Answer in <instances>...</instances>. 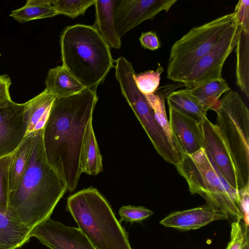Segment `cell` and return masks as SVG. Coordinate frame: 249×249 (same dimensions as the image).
I'll list each match as a JSON object with an SVG mask.
<instances>
[{
	"instance_id": "1",
	"label": "cell",
	"mask_w": 249,
	"mask_h": 249,
	"mask_svg": "<svg viewBox=\"0 0 249 249\" xmlns=\"http://www.w3.org/2000/svg\"><path fill=\"white\" fill-rule=\"evenodd\" d=\"M98 101L96 89L86 88L56 98L43 129V143L49 164L73 191L82 171L80 157L87 126Z\"/></svg>"
},
{
	"instance_id": "2",
	"label": "cell",
	"mask_w": 249,
	"mask_h": 249,
	"mask_svg": "<svg viewBox=\"0 0 249 249\" xmlns=\"http://www.w3.org/2000/svg\"><path fill=\"white\" fill-rule=\"evenodd\" d=\"M39 130L26 168L17 189L9 195L6 213L31 230L50 217L67 190L64 181L49 164Z\"/></svg>"
},
{
	"instance_id": "3",
	"label": "cell",
	"mask_w": 249,
	"mask_h": 249,
	"mask_svg": "<svg viewBox=\"0 0 249 249\" xmlns=\"http://www.w3.org/2000/svg\"><path fill=\"white\" fill-rule=\"evenodd\" d=\"M60 44L62 66L87 88L96 89L115 66L110 47L92 26H67Z\"/></svg>"
},
{
	"instance_id": "4",
	"label": "cell",
	"mask_w": 249,
	"mask_h": 249,
	"mask_svg": "<svg viewBox=\"0 0 249 249\" xmlns=\"http://www.w3.org/2000/svg\"><path fill=\"white\" fill-rule=\"evenodd\" d=\"M66 209L96 249H132L127 232L96 188L84 189L70 196Z\"/></svg>"
},
{
	"instance_id": "5",
	"label": "cell",
	"mask_w": 249,
	"mask_h": 249,
	"mask_svg": "<svg viewBox=\"0 0 249 249\" xmlns=\"http://www.w3.org/2000/svg\"><path fill=\"white\" fill-rule=\"evenodd\" d=\"M238 24L232 12L194 27L172 45L167 77L183 83L195 65Z\"/></svg>"
},
{
	"instance_id": "6",
	"label": "cell",
	"mask_w": 249,
	"mask_h": 249,
	"mask_svg": "<svg viewBox=\"0 0 249 249\" xmlns=\"http://www.w3.org/2000/svg\"><path fill=\"white\" fill-rule=\"evenodd\" d=\"M215 112V124L233 161L240 191L249 187V110L240 95L230 90Z\"/></svg>"
},
{
	"instance_id": "7",
	"label": "cell",
	"mask_w": 249,
	"mask_h": 249,
	"mask_svg": "<svg viewBox=\"0 0 249 249\" xmlns=\"http://www.w3.org/2000/svg\"><path fill=\"white\" fill-rule=\"evenodd\" d=\"M175 166L192 194L200 195L207 205L224 212L234 221L243 219L238 205L223 186L218 170L203 148L192 155L184 154Z\"/></svg>"
},
{
	"instance_id": "8",
	"label": "cell",
	"mask_w": 249,
	"mask_h": 249,
	"mask_svg": "<svg viewBox=\"0 0 249 249\" xmlns=\"http://www.w3.org/2000/svg\"><path fill=\"white\" fill-rule=\"evenodd\" d=\"M122 93L146 133L157 153L167 162L175 166L182 159L184 153L169 140L158 122L144 95L135 83H129Z\"/></svg>"
},
{
	"instance_id": "9",
	"label": "cell",
	"mask_w": 249,
	"mask_h": 249,
	"mask_svg": "<svg viewBox=\"0 0 249 249\" xmlns=\"http://www.w3.org/2000/svg\"><path fill=\"white\" fill-rule=\"evenodd\" d=\"M239 31L240 26L237 24L196 62L183 83L186 89H191L210 80L222 77L223 65L235 47Z\"/></svg>"
},
{
	"instance_id": "10",
	"label": "cell",
	"mask_w": 249,
	"mask_h": 249,
	"mask_svg": "<svg viewBox=\"0 0 249 249\" xmlns=\"http://www.w3.org/2000/svg\"><path fill=\"white\" fill-rule=\"evenodd\" d=\"M177 0H114L113 17L121 38L143 21L153 20L162 11L167 12Z\"/></svg>"
},
{
	"instance_id": "11",
	"label": "cell",
	"mask_w": 249,
	"mask_h": 249,
	"mask_svg": "<svg viewBox=\"0 0 249 249\" xmlns=\"http://www.w3.org/2000/svg\"><path fill=\"white\" fill-rule=\"evenodd\" d=\"M30 236L51 249H96L78 228L67 226L50 217L34 227Z\"/></svg>"
},
{
	"instance_id": "12",
	"label": "cell",
	"mask_w": 249,
	"mask_h": 249,
	"mask_svg": "<svg viewBox=\"0 0 249 249\" xmlns=\"http://www.w3.org/2000/svg\"><path fill=\"white\" fill-rule=\"evenodd\" d=\"M25 103L12 100L0 106V158L11 155L27 135Z\"/></svg>"
},
{
	"instance_id": "13",
	"label": "cell",
	"mask_w": 249,
	"mask_h": 249,
	"mask_svg": "<svg viewBox=\"0 0 249 249\" xmlns=\"http://www.w3.org/2000/svg\"><path fill=\"white\" fill-rule=\"evenodd\" d=\"M201 127L203 148L210 161L228 183L238 191L234 165L217 126L206 117L201 122Z\"/></svg>"
},
{
	"instance_id": "14",
	"label": "cell",
	"mask_w": 249,
	"mask_h": 249,
	"mask_svg": "<svg viewBox=\"0 0 249 249\" xmlns=\"http://www.w3.org/2000/svg\"><path fill=\"white\" fill-rule=\"evenodd\" d=\"M169 113L171 131L183 153L192 155L202 149L201 124L170 107Z\"/></svg>"
},
{
	"instance_id": "15",
	"label": "cell",
	"mask_w": 249,
	"mask_h": 249,
	"mask_svg": "<svg viewBox=\"0 0 249 249\" xmlns=\"http://www.w3.org/2000/svg\"><path fill=\"white\" fill-rule=\"evenodd\" d=\"M224 219H230L226 213L206 204L172 212L160 223L166 227L188 231L197 229L212 222Z\"/></svg>"
},
{
	"instance_id": "16",
	"label": "cell",
	"mask_w": 249,
	"mask_h": 249,
	"mask_svg": "<svg viewBox=\"0 0 249 249\" xmlns=\"http://www.w3.org/2000/svg\"><path fill=\"white\" fill-rule=\"evenodd\" d=\"M114 3V0H95V18L92 26L110 48L118 50L122 42L115 26Z\"/></svg>"
},
{
	"instance_id": "17",
	"label": "cell",
	"mask_w": 249,
	"mask_h": 249,
	"mask_svg": "<svg viewBox=\"0 0 249 249\" xmlns=\"http://www.w3.org/2000/svg\"><path fill=\"white\" fill-rule=\"evenodd\" d=\"M56 96L47 89L25 103L28 122L27 135L43 129Z\"/></svg>"
},
{
	"instance_id": "18",
	"label": "cell",
	"mask_w": 249,
	"mask_h": 249,
	"mask_svg": "<svg viewBox=\"0 0 249 249\" xmlns=\"http://www.w3.org/2000/svg\"><path fill=\"white\" fill-rule=\"evenodd\" d=\"M38 131L26 135L19 147L11 155L9 174V194L17 189L20 182L27 166Z\"/></svg>"
},
{
	"instance_id": "19",
	"label": "cell",
	"mask_w": 249,
	"mask_h": 249,
	"mask_svg": "<svg viewBox=\"0 0 249 249\" xmlns=\"http://www.w3.org/2000/svg\"><path fill=\"white\" fill-rule=\"evenodd\" d=\"M45 84L46 89L50 90L56 98L70 96L87 88L62 66L49 70Z\"/></svg>"
},
{
	"instance_id": "20",
	"label": "cell",
	"mask_w": 249,
	"mask_h": 249,
	"mask_svg": "<svg viewBox=\"0 0 249 249\" xmlns=\"http://www.w3.org/2000/svg\"><path fill=\"white\" fill-rule=\"evenodd\" d=\"M80 163L82 173L97 175L103 171L102 157L93 129L92 119L89 122L84 136Z\"/></svg>"
},
{
	"instance_id": "21",
	"label": "cell",
	"mask_w": 249,
	"mask_h": 249,
	"mask_svg": "<svg viewBox=\"0 0 249 249\" xmlns=\"http://www.w3.org/2000/svg\"><path fill=\"white\" fill-rule=\"evenodd\" d=\"M31 229L0 212V249H16L30 239Z\"/></svg>"
},
{
	"instance_id": "22",
	"label": "cell",
	"mask_w": 249,
	"mask_h": 249,
	"mask_svg": "<svg viewBox=\"0 0 249 249\" xmlns=\"http://www.w3.org/2000/svg\"><path fill=\"white\" fill-rule=\"evenodd\" d=\"M186 89L208 110L215 111L219 107L221 96L231 89L225 80L221 77L210 80L193 89Z\"/></svg>"
},
{
	"instance_id": "23",
	"label": "cell",
	"mask_w": 249,
	"mask_h": 249,
	"mask_svg": "<svg viewBox=\"0 0 249 249\" xmlns=\"http://www.w3.org/2000/svg\"><path fill=\"white\" fill-rule=\"evenodd\" d=\"M236 56V85L249 97V32L240 27L238 40L235 45Z\"/></svg>"
},
{
	"instance_id": "24",
	"label": "cell",
	"mask_w": 249,
	"mask_h": 249,
	"mask_svg": "<svg viewBox=\"0 0 249 249\" xmlns=\"http://www.w3.org/2000/svg\"><path fill=\"white\" fill-rule=\"evenodd\" d=\"M168 106L199 124L207 117V108L192 96L186 89L171 92L167 97Z\"/></svg>"
},
{
	"instance_id": "25",
	"label": "cell",
	"mask_w": 249,
	"mask_h": 249,
	"mask_svg": "<svg viewBox=\"0 0 249 249\" xmlns=\"http://www.w3.org/2000/svg\"><path fill=\"white\" fill-rule=\"evenodd\" d=\"M58 15L52 5L51 0H28L23 6L12 11L9 16L20 23H24Z\"/></svg>"
},
{
	"instance_id": "26",
	"label": "cell",
	"mask_w": 249,
	"mask_h": 249,
	"mask_svg": "<svg viewBox=\"0 0 249 249\" xmlns=\"http://www.w3.org/2000/svg\"><path fill=\"white\" fill-rule=\"evenodd\" d=\"M94 2L95 0H51L52 5L59 15L71 18L84 15Z\"/></svg>"
},
{
	"instance_id": "27",
	"label": "cell",
	"mask_w": 249,
	"mask_h": 249,
	"mask_svg": "<svg viewBox=\"0 0 249 249\" xmlns=\"http://www.w3.org/2000/svg\"><path fill=\"white\" fill-rule=\"evenodd\" d=\"M163 68L159 65L156 71L150 70L135 74L134 79L138 89L143 94L154 93L159 88Z\"/></svg>"
},
{
	"instance_id": "28",
	"label": "cell",
	"mask_w": 249,
	"mask_h": 249,
	"mask_svg": "<svg viewBox=\"0 0 249 249\" xmlns=\"http://www.w3.org/2000/svg\"><path fill=\"white\" fill-rule=\"evenodd\" d=\"M11 155L0 158V212L6 213L8 207L9 174ZM7 214V213H6Z\"/></svg>"
},
{
	"instance_id": "29",
	"label": "cell",
	"mask_w": 249,
	"mask_h": 249,
	"mask_svg": "<svg viewBox=\"0 0 249 249\" xmlns=\"http://www.w3.org/2000/svg\"><path fill=\"white\" fill-rule=\"evenodd\" d=\"M119 214L121 221L139 222L147 218L153 212L142 206H124L120 208Z\"/></svg>"
},
{
	"instance_id": "30",
	"label": "cell",
	"mask_w": 249,
	"mask_h": 249,
	"mask_svg": "<svg viewBox=\"0 0 249 249\" xmlns=\"http://www.w3.org/2000/svg\"><path fill=\"white\" fill-rule=\"evenodd\" d=\"M236 20L240 28L249 32V0H239L234 11Z\"/></svg>"
},
{
	"instance_id": "31",
	"label": "cell",
	"mask_w": 249,
	"mask_h": 249,
	"mask_svg": "<svg viewBox=\"0 0 249 249\" xmlns=\"http://www.w3.org/2000/svg\"><path fill=\"white\" fill-rule=\"evenodd\" d=\"M139 40L142 46L144 49L153 51L158 49L160 47V42L155 32L142 33Z\"/></svg>"
},
{
	"instance_id": "32",
	"label": "cell",
	"mask_w": 249,
	"mask_h": 249,
	"mask_svg": "<svg viewBox=\"0 0 249 249\" xmlns=\"http://www.w3.org/2000/svg\"><path fill=\"white\" fill-rule=\"evenodd\" d=\"M11 85V78L7 74L0 75V106L12 100L9 92Z\"/></svg>"
},
{
	"instance_id": "33",
	"label": "cell",
	"mask_w": 249,
	"mask_h": 249,
	"mask_svg": "<svg viewBox=\"0 0 249 249\" xmlns=\"http://www.w3.org/2000/svg\"><path fill=\"white\" fill-rule=\"evenodd\" d=\"M240 202L239 208L243 215L244 223L249 226V187L239 191Z\"/></svg>"
},
{
	"instance_id": "34",
	"label": "cell",
	"mask_w": 249,
	"mask_h": 249,
	"mask_svg": "<svg viewBox=\"0 0 249 249\" xmlns=\"http://www.w3.org/2000/svg\"><path fill=\"white\" fill-rule=\"evenodd\" d=\"M249 234H248L246 237L245 240L243 244L242 249H249ZM226 249H228V247H227Z\"/></svg>"
}]
</instances>
